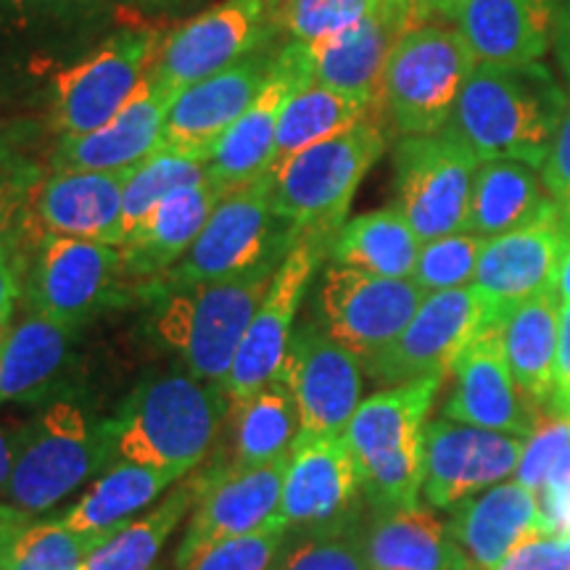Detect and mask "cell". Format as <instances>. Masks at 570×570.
Returning a JSON list of instances; mask_svg holds the SVG:
<instances>
[{"instance_id": "cell-15", "label": "cell", "mask_w": 570, "mask_h": 570, "mask_svg": "<svg viewBox=\"0 0 570 570\" xmlns=\"http://www.w3.org/2000/svg\"><path fill=\"white\" fill-rule=\"evenodd\" d=\"M333 238L325 235H298V240L285 254L281 267L275 269L265 298L256 306L252 325L240 341L230 375L225 381V391L230 399L254 394L265 383L273 381L288 352L291 336L304 294L312 277L323 267L325 256H331Z\"/></svg>"}, {"instance_id": "cell-25", "label": "cell", "mask_w": 570, "mask_h": 570, "mask_svg": "<svg viewBox=\"0 0 570 570\" xmlns=\"http://www.w3.org/2000/svg\"><path fill=\"white\" fill-rule=\"evenodd\" d=\"M130 173L53 169L40 177L27 219L38 233L122 246L125 185Z\"/></svg>"}, {"instance_id": "cell-24", "label": "cell", "mask_w": 570, "mask_h": 570, "mask_svg": "<svg viewBox=\"0 0 570 570\" xmlns=\"http://www.w3.org/2000/svg\"><path fill=\"white\" fill-rule=\"evenodd\" d=\"M417 24L425 21L420 19L415 0H381L360 24L312 46L302 42L312 82L377 104L391 51Z\"/></svg>"}, {"instance_id": "cell-35", "label": "cell", "mask_w": 570, "mask_h": 570, "mask_svg": "<svg viewBox=\"0 0 570 570\" xmlns=\"http://www.w3.org/2000/svg\"><path fill=\"white\" fill-rule=\"evenodd\" d=\"M75 327L46 320L27 309L13 320L0 348V404L40 396L61 373Z\"/></svg>"}, {"instance_id": "cell-11", "label": "cell", "mask_w": 570, "mask_h": 570, "mask_svg": "<svg viewBox=\"0 0 570 570\" xmlns=\"http://www.w3.org/2000/svg\"><path fill=\"white\" fill-rule=\"evenodd\" d=\"M497 327L489 298L475 285L428 294L399 336L370 356L365 373L386 386L452 375L465 348Z\"/></svg>"}, {"instance_id": "cell-32", "label": "cell", "mask_w": 570, "mask_h": 570, "mask_svg": "<svg viewBox=\"0 0 570 570\" xmlns=\"http://www.w3.org/2000/svg\"><path fill=\"white\" fill-rule=\"evenodd\" d=\"M562 302L554 291H547L531 302L520 304L499 325L508 365L518 389L531 404L550 412L554 386V365H558Z\"/></svg>"}, {"instance_id": "cell-38", "label": "cell", "mask_w": 570, "mask_h": 570, "mask_svg": "<svg viewBox=\"0 0 570 570\" xmlns=\"http://www.w3.org/2000/svg\"><path fill=\"white\" fill-rule=\"evenodd\" d=\"M377 104L370 98L348 96V92L306 85L291 96L277 125V151L275 167L306 148L325 142L336 135H344L352 127L373 119Z\"/></svg>"}, {"instance_id": "cell-47", "label": "cell", "mask_w": 570, "mask_h": 570, "mask_svg": "<svg viewBox=\"0 0 570 570\" xmlns=\"http://www.w3.org/2000/svg\"><path fill=\"white\" fill-rule=\"evenodd\" d=\"M494 570H570V537L533 533L520 541Z\"/></svg>"}, {"instance_id": "cell-28", "label": "cell", "mask_w": 570, "mask_h": 570, "mask_svg": "<svg viewBox=\"0 0 570 570\" xmlns=\"http://www.w3.org/2000/svg\"><path fill=\"white\" fill-rule=\"evenodd\" d=\"M449 512V531L473 570H494L520 541L547 533L539 494L520 481L497 483Z\"/></svg>"}, {"instance_id": "cell-37", "label": "cell", "mask_w": 570, "mask_h": 570, "mask_svg": "<svg viewBox=\"0 0 570 570\" xmlns=\"http://www.w3.org/2000/svg\"><path fill=\"white\" fill-rule=\"evenodd\" d=\"M206 483V473L198 470L196 475H185L183 483L173 489L161 504L154 510L132 518L117 533L98 547L96 552L85 560L82 570H151L159 558L167 539L173 537L183 518L190 508H196Z\"/></svg>"}, {"instance_id": "cell-49", "label": "cell", "mask_w": 570, "mask_h": 570, "mask_svg": "<svg viewBox=\"0 0 570 570\" xmlns=\"http://www.w3.org/2000/svg\"><path fill=\"white\" fill-rule=\"evenodd\" d=\"M27 246H30V219L17 238L0 246V320H13L19 298L24 294Z\"/></svg>"}, {"instance_id": "cell-13", "label": "cell", "mask_w": 570, "mask_h": 570, "mask_svg": "<svg viewBox=\"0 0 570 570\" xmlns=\"http://www.w3.org/2000/svg\"><path fill=\"white\" fill-rule=\"evenodd\" d=\"M283 0H223L164 35L154 71L173 92L235 67L262 51L277 30Z\"/></svg>"}, {"instance_id": "cell-4", "label": "cell", "mask_w": 570, "mask_h": 570, "mask_svg": "<svg viewBox=\"0 0 570 570\" xmlns=\"http://www.w3.org/2000/svg\"><path fill=\"white\" fill-rule=\"evenodd\" d=\"M277 267L281 262H269L244 275L196 283L154 298L156 333L180 354L188 373L225 386Z\"/></svg>"}, {"instance_id": "cell-30", "label": "cell", "mask_w": 570, "mask_h": 570, "mask_svg": "<svg viewBox=\"0 0 570 570\" xmlns=\"http://www.w3.org/2000/svg\"><path fill=\"white\" fill-rule=\"evenodd\" d=\"M370 570H473L446 523L431 510H375L362 529Z\"/></svg>"}, {"instance_id": "cell-3", "label": "cell", "mask_w": 570, "mask_h": 570, "mask_svg": "<svg viewBox=\"0 0 570 570\" xmlns=\"http://www.w3.org/2000/svg\"><path fill=\"white\" fill-rule=\"evenodd\" d=\"M444 377L389 386L367 396L348 420L344 439L375 510L415 508L423 494V441Z\"/></svg>"}, {"instance_id": "cell-31", "label": "cell", "mask_w": 570, "mask_h": 570, "mask_svg": "<svg viewBox=\"0 0 570 570\" xmlns=\"http://www.w3.org/2000/svg\"><path fill=\"white\" fill-rule=\"evenodd\" d=\"M552 206L554 202L537 169L504 159L481 161L473 177L465 230L481 238H497L537 223Z\"/></svg>"}, {"instance_id": "cell-42", "label": "cell", "mask_w": 570, "mask_h": 570, "mask_svg": "<svg viewBox=\"0 0 570 570\" xmlns=\"http://www.w3.org/2000/svg\"><path fill=\"white\" fill-rule=\"evenodd\" d=\"M483 246H487V238L468 230L425 240L420 246L412 281L425 294H439V291H454L473 285Z\"/></svg>"}, {"instance_id": "cell-1", "label": "cell", "mask_w": 570, "mask_h": 570, "mask_svg": "<svg viewBox=\"0 0 570 570\" xmlns=\"http://www.w3.org/2000/svg\"><path fill=\"white\" fill-rule=\"evenodd\" d=\"M568 106V92L541 61L475 63L444 132L479 161H520L541 169Z\"/></svg>"}, {"instance_id": "cell-21", "label": "cell", "mask_w": 570, "mask_h": 570, "mask_svg": "<svg viewBox=\"0 0 570 570\" xmlns=\"http://www.w3.org/2000/svg\"><path fill=\"white\" fill-rule=\"evenodd\" d=\"M306 85H312V75L304 46L302 42H285L283 48H277L265 88L240 114L238 122L223 135V140L217 142L209 161H206V177L217 188L233 190L267 175L275 167L281 114L291 96Z\"/></svg>"}, {"instance_id": "cell-19", "label": "cell", "mask_w": 570, "mask_h": 570, "mask_svg": "<svg viewBox=\"0 0 570 570\" xmlns=\"http://www.w3.org/2000/svg\"><path fill=\"white\" fill-rule=\"evenodd\" d=\"M365 491L344 433L341 436H296L288 452L281 520L288 529H333L360 523Z\"/></svg>"}, {"instance_id": "cell-55", "label": "cell", "mask_w": 570, "mask_h": 570, "mask_svg": "<svg viewBox=\"0 0 570 570\" xmlns=\"http://www.w3.org/2000/svg\"><path fill=\"white\" fill-rule=\"evenodd\" d=\"M470 0H415V9L423 21H454Z\"/></svg>"}, {"instance_id": "cell-46", "label": "cell", "mask_w": 570, "mask_h": 570, "mask_svg": "<svg viewBox=\"0 0 570 570\" xmlns=\"http://www.w3.org/2000/svg\"><path fill=\"white\" fill-rule=\"evenodd\" d=\"M40 175L32 167H3L0 164V246L24 230L27 209L38 188Z\"/></svg>"}, {"instance_id": "cell-26", "label": "cell", "mask_w": 570, "mask_h": 570, "mask_svg": "<svg viewBox=\"0 0 570 570\" xmlns=\"http://www.w3.org/2000/svg\"><path fill=\"white\" fill-rule=\"evenodd\" d=\"M177 92L159 80L154 67L132 98L98 130L61 138L53 169L130 173L159 148L161 127Z\"/></svg>"}, {"instance_id": "cell-60", "label": "cell", "mask_w": 570, "mask_h": 570, "mask_svg": "<svg viewBox=\"0 0 570 570\" xmlns=\"http://www.w3.org/2000/svg\"><path fill=\"white\" fill-rule=\"evenodd\" d=\"M0 161H3V146H0Z\"/></svg>"}, {"instance_id": "cell-14", "label": "cell", "mask_w": 570, "mask_h": 570, "mask_svg": "<svg viewBox=\"0 0 570 570\" xmlns=\"http://www.w3.org/2000/svg\"><path fill=\"white\" fill-rule=\"evenodd\" d=\"M425 296L412 277L365 275L331 262L320 273L317 325L365 365L407 327Z\"/></svg>"}, {"instance_id": "cell-36", "label": "cell", "mask_w": 570, "mask_h": 570, "mask_svg": "<svg viewBox=\"0 0 570 570\" xmlns=\"http://www.w3.org/2000/svg\"><path fill=\"white\" fill-rule=\"evenodd\" d=\"M185 475L177 470L140 465V462L119 460L92 481V487L77 499L63 520L75 531H119L130 523V515L148 508L156 497Z\"/></svg>"}, {"instance_id": "cell-16", "label": "cell", "mask_w": 570, "mask_h": 570, "mask_svg": "<svg viewBox=\"0 0 570 570\" xmlns=\"http://www.w3.org/2000/svg\"><path fill=\"white\" fill-rule=\"evenodd\" d=\"M360 356L333 341L317 323L296 327L275 377L298 410V436H341L362 404Z\"/></svg>"}, {"instance_id": "cell-41", "label": "cell", "mask_w": 570, "mask_h": 570, "mask_svg": "<svg viewBox=\"0 0 570 570\" xmlns=\"http://www.w3.org/2000/svg\"><path fill=\"white\" fill-rule=\"evenodd\" d=\"M206 177V161L194 156L154 151L138 164L125 185V238L159 206L173 190Z\"/></svg>"}, {"instance_id": "cell-6", "label": "cell", "mask_w": 570, "mask_h": 570, "mask_svg": "<svg viewBox=\"0 0 570 570\" xmlns=\"http://www.w3.org/2000/svg\"><path fill=\"white\" fill-rule=\"evenodd\" d=\"M475 59L454 24L425 21L389 56L377 90V114L399 138L441 132L452 117Z\"/></svg>"}, {"instance_id": "cell-20", "label": "cell", "mask_w": 570, "mask_h": 570, "mask_svg": "<svg viewBox=\"0 0 570 570\" xmlns=\"http://www.w3.org/2000/svg\"><path fill=\"white\" fill-rule=\"evenodd\" d=\"M568 240L570 219L558 209V204L541 214L537 223L487 238L473 285L489 298L497 327L520 304L554 291Z\"/></svg>"}, {"instance_id": "cell-51", "label": "cell", "mask_w": 570, "mask_h": 570, "mask_svg": "<svg viewBox=\"0 0 570 570\" xmlns=\"http://www.w3.org/2000/svg\"><path fill=\"white\" fill-rule=\"evenodd\" d=\"M550 415L570 420V304H562V309H560L558 365H554Z\"/></svg>"}, {"instance_id": "cell-50", "label": "cell", "mask_w": 570, "mask_h": 570, "mask_svg": "<svg viewBox=\"0 0 570 570\" xmlns=\"http://www.w3.org/2000/svg\"><path fill=\"white\" fill-rule=\"evenodd\" d=\"M541 515H544L547 533L570 537V465L554 462L547 475L544 487L539 491Z\"/></svg>"}, {"instance_id": "cell-22", "label": "cell", "mask_w": 570, "mask_h": 570, "mask_svg": "<svg viewBox=\"0 0 570 570\" xmlns=\"http://www.w3.org/2000/svg\"><path fill=\"white\" fill-rule=\"evenodd\" d=\"M275 53H269L265 46L262 51L235 63V67L217 71V75L177 92L167 111V119H164L156 151L183 154L209 161L223 135L238 122L240 114L254 104V98L265 88Z\"/></svg>"}, {"instance_id": "cell-27", "label": "cell", "mask_w": 570, "mask_h": 570, "mask_svg": "<svg viewBox=\"0 0 570 570\" xmlns=\"http://www.w3.org/2000/svg\"><path fill=\"white\" fill-rule=\"evenodd\" d=\"M223 194L225 190L217 188L209 177L183 185L127 235L119 252L138 296L190 252Z\"/></svg>"}, {"instance_id": "cell-45", "label": "cell", "mask_w": 570, "mask_h": 570, "mask_svg": "<svg viewBox=\"0 0 570 570\" xmlns=\"http://www.w3.org/2000/svg\"><path fill=\"white\" fill-rule=\"evenodd\" d=\"M570 446V420L547 415L544 423L539 425V431L525 441L523 460H520L515 481L523 483V487L533 489L539 494L541 487H544L547 475L554 462L560 460V454Z\"/></svg>"}, {"instance_id": "cell-48", "label": "cell", "mask_w": 570, "mask_h": 570, "mask_svg": "<svg viewBox=\"0 0 570 570\" xmlns=\"http://www.w3.org/2000/svg\"><path fill=\"white\" fill-rule=\"evenodd\" d=\"M541 183L558 209L570 219V96L566 114H562L558 132H554L552 148L539 169Z\"/></svg>"}, {"instance_id": "cell-7", "label": "cell", "mask_w": 570, "mask_h": 570, "mask_svg": "<svg viewBox=\"0 0 570 570\" xmlns=\"http://www.w3.org/2000/svg\"><path fill=\"white\" fill-rule=\"evenodd\" d=\"M386 151L381 119L352 127L344 135L317 142L273 167L275 209L298 235H325L336 240L348 206L370 169Z\"/></svg>"}, {"instance_id": "cell-39", "label": "cell", "mask_w": 570, "mask_h": 570, "mask_svg": "<svg viewBox=\"0 0 570 570\" xmlns=\"http://www.w3.org/2000/svg\"><path fill=\"white\" fill-rule=\"evenodd\" d=\"M109 537V531H75L63 518L32 520L0 570H82L85 560Z\"/></svg>"}, {"instance_id": "cell-33", "label": "cell", "mask_w": 570, "mask_h": 570, "mask_svg": "<svg viewBox=\"0 0 570 570\" xmlns=\"http://www.w3.org/2000/svg\"><path fill=\"white\" fill-rule=\"evenodd\" d=\"M225 428H230V460L217 468H256L281 460L298 436V410L281 377L254 394L230 399Z\"/></svg>"}, {"instance_id": "cell-40", "label": "cell", "mask_w": 570, "mask_h": 570, "mask_svg": "<svg viewBox=\"0 0 570 570\" xmlns=\"http://www.w3.org/2000/svg\"><path fill=\"white\" fill-rule=\"evenodd\" d=\"M269 570H370L360 523L291 529Z\"/></svg>"}, {"instance_id": "cell-54", "label": "cell", "mask_w": 570, "mask_h": 570, "mask_svg": "<svg viewBox=\"0 0 570 570\" xmlns=\"http://www.w3.org/2000/svg\"><path fill=\"white\" fill-rule=\"evenodd\" d=\"M554 56L570 77V0H558V21H554Z\"/></svg>"}, {"instance_id": "cell-12", "label": "cell", "mask_w": 570, "mask_h": 570, "mask_svg": "<svg viewBox=\"0 0 570 570\" xmlns=\"http://www.w3.org/2000/svg\"><path fill=\"white\" fill-rule=\"evenodd\" d=\"M479 164L468 146L444 130L396 140L394 206L423 244L465 230Z\"/></svg>"}, {"instance_id": "cell-5", "label": "cell", "mask_w": 570, "mask_h": 570, "mask_svg": "<svg viewBox=\"0 0 570 570\" xmlns=\"http://www.w3.org/2000/svg\"><path fill=\"white\" fill-rule=\"evenodd\" d=\"M298 230L275 209L273 169L256 180L225 190L190 252L142 291L156 298L175 288L244 275L269 262H283Z\"/></svg>"}, {"instance_id": "cell-59", "label": "cell", "mask_w": 570, "mask_h": 570, "mask_svg": "<svg viewBox=\"0 0 570 570\" xmlns=\"http://www.w3.org/2000/svg\"><path fill=\"white\" fill-rule=\"evenodd\" d=\"M130 3L140 6V9H156V11H167V9H175V6H183L185 0H130Z\"/></svg>"}, {"instance_id": "cell-18", "label": "cell", "mask_w": 570, "mask_h": 570, "mask_svg": "<svg viewBox=\"0 0 570 570\" xmlns=\"http://www.w3.org/2000/svg\"><path fill=\"white\" fill-rule=\"evenodd\" d=\"M288 454L256 468H209L188 531L175 554L177 570L217 541L281 525V494ZM285 525V523H283Z\"/></svg>"}, {"instance_id": "cell-10", "label": "cell", "mask_w": 570, "mask_h": 570, "mask_svg": "<svg viewBox=\"0 0 570 570\" xmlns=\"http://www.w3.org/2000/svg\"><path fill=\"white\" fill-rule=\"evenodd\" d=\"M164 35L146 27L119 30L80 61L61 69L51 88V122L61 138L104 127L140 88L161 51Z\"/></svg>"}, {"instance_id": "cell-17", "label": "cell", "mask_w": 570, "mask_h": 570, "mask_svg": "<svg viewBox=\"0 0 570 570\" xmlns=\"http://www.w3.org/2000/svg\"><path fill=\"white\" fill-rule=\"evenodd\" d=\"M525 441L454 420H433L423 441V499L436 510H454L518 473Z\"/></svg>"}, {"instance_id": "cell-58", "label": "cell", "mask_w": 570, "mask_h": 570, "mask_svg": "<svg viewBox=\"0 0 570 570\" xmlns=\"http://www.w3.org/2000/svg\"><path fill=\"white\" fill-rule=\"evenodd\" d=\"M554 294L562 304H570V240L566 246V254L560 259V269H558V281H554Z\"/></svg>"}, {"instance_id": "cell-29", "label": "cell", "mask_w": 570, "mask_h": 570, "mask_svg": "<svg viewBox=\"0 0 570 570\" xmlns=\"http://www.w3.org/2000/svg\"><path fill=\"white\" fill-rule=\"evenodd\" d=\"M558 0H470L452 21L475 63L520 67L552 48Z\"/></svg>"}, {"instance_id": "cell-57", "label": "cell", "mask_w": 570, "mask_h": 570, "mask_svg": "<svg viewBox=\"0 0 570 570\" xmlns=\"http://www.w3.org/2000/svg\"><path fill=\"white\" fill-rule=\"evenodd\" d=\"M30 0H0V27H19L32 17Z\"/></svg>"}, {"instance_id": "cell-43", "label": "cell", "mask_w": 570, "mask_h": 570, "mask_svg": "<svg viewBox=\"0 0 570 570\" xmlns=\"http://www.w3.org/2000/svg\"><path fill=\"white\" fill-rule=\"evenodd\" d=\"M377 3L381 0H283L277 30L291 38L288 42L312 46L360 24L377 9Z\"/></svg>"}, {"instance_id": "cell-52", "label": "cell", "mask_w": 570, "mask_h": 570, "mask_svg": "<svg viewBox=\"0 0 570 570\" xmlns=\"http://www.w3.org/2000/svg\"><path fill=\"white\" fill-rule=\"evenodd\" d=\"M32 523L30 512L13 508V504H0V568H3L6 554L19 539V533Z\"/></svg>"}, {"instance_id": "cell-23", "label": "cell", "mask_w": 570, "mask_h": 570, "mask_svg": "<svg viewBox=\"0 0 570 570\" xmlns=\"http://www.w3.org/2000/svg\"><path fill=\"white\" fill-rule=\"evenodd\" d=\"M452 375L454 386L444 402V417L454 423L529 441L547 420L544 415H550L531 404L518 389L499 327H489L465 348Z\"/></svg>"}, {"instance_id": "cell-53", "label": "cell", "mask_w": 570, "mask_h": 570, "mask_svg": "<svg viewBox=\"0 0 570 570\" xmlns=\"http://www.w3.org/2000/svg\"><path fill=\"white\" fill-rule=\"evenodd\" d=\"M35 13H51V17H85V13L104 11L111 0H30Z\"/></svg>"}, {"instance_id": "cell-56", "label": "cell", "mask_w": 570, "mask_h": 570, "mask_svg": "<svg viewBox=\"0 0 570 570\" xmlns=\"http://www.w3.org/2000/svg\"><path fill=\"white\" fill-rule=\"evenodd\" d=\"M13 458H17V433L0 431V497H6L9 489Z\"/></svg>"}, {"instance_id": "cell-44", "label": "cell", "mask_w": 570, "mask_h": 570, "mask_svg": "<svg viewBox=\"0 0 570 570\" xmlns=\"http://www.w3.org/2000/svg\"><path fill=\"white\" fill-rule=\"evenodd\" d=\"M288 531V525L281 523L246 537L217 541L180 570H269Z\"/></svg>"}, {"instance_id": "cell-8", "label": "cell", "mask_w": 570, "mask_h": 570, "mask_svg": "<svg viewBox=\"0 0 570 570\" xmlns=\"http://www.w3.org/2000/svg\"><path fill=\"white\" fill-rule=\"evenodd\" d=\"M117 458L111 423L96 425L71 402H56L17 431L6 499L30 512L51 510Z\"/></svg>"}, {"instance_id": "cell-34", "label": "cell", "mask_w": 570, "mask_h": 570, "mask_svg": "<svg viewBox=\"0 0 570 570\" xmlns=\"http://www.w3.org/2000/svg\"><path fill=\"white\" fill-rule=\"evenodd\" d=\"M423 240L396 206L348 219L331 248V262L377 277H412Z\"/></svg>"}, {"instance_id": "cell-2", "label": "cell", "mask_w": 570, "mask_h": 570, "mask_svg": "<svg viewBox=\"0 0 570 570\" xmlns=\"http://www.w3.org/2000/svg\"><path fill=\"white\" fill-rule=\"evenodd\" d=\"M230 396L194 373H167L140 383L109 420L119 460L194 473L225 431Z\"/></svg>"}, {"instance_id": "cell-9", "label": "cell", "mask_w": 570, "mask_h": 570, "mask_svg": "<svg viewBox=\"0 0 570 570\" xmlns=\"http://www.w3.org/2000/svg\"><path fill=\"white\" fill-rule=\"evenodd\" d=\"M138 294L125 273L119 246L38 233L30 225L24 265V306L35 315L80 327Z\"/></svg>"}]
</instances>
